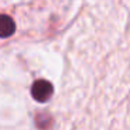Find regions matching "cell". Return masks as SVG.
<instances>
[{
  "instance_id": "6da1fadb",
  "label": "cell",
  "mask_w": 130,
  "mask_h": 130,
  "mask_svg": "<svg viewBox=\"0 0 130 130\" xmlns=\"http://www.w3.org/2000/svg\"><path fill=\"white\" fill-rule=\"evenodd\" d=\"M31 94L35 101L38 102H46L53 94V85L46 80H38L32 84Z\"/></svg>"
},
{
  "instance_id": "7a4b0ae2",
  "label": "cell",
  "mask_w": 130,
  "mask_h": 130,
  "mask_svg": "<svg viewBox=\"0 0 130 130\" xmlns=\"http://www.w3.org/2000/svg\"><path fill=\"white\" fill-rule=\"evenodd\" d=\"M15 32V23L11 17L0 14V38H9Z\"/></svg>"
},
{
  "instance_id": "3957f363",
  "label": "cell",
  "mask_w": 130,
  "mask_h": 130,
  "mask_svg": "<svg viewBox=\"0 0 130 130\" xmlns=\"http://www.w3.org/2000/svg\"><path fill=\"white\" fill-rule=\"evenodd\" d=\"M37 126L41 129H48L51 126V116L48 115H38L37 116Z\"/></svg>"
}]
</instances>
